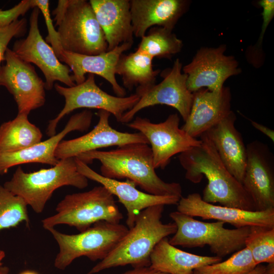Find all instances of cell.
Segmentation results:
<instances>
[{"mask_svg": "<svg viewBox=\"0 0 274 274\" xmlns=\"http://www.w3.org/2000/svg\"><path fill=\"white\" fill-rule=\"evenodd\" d=\"M179 124L180 117L175 113L158 123H152L146 118L136 117L127 125L146 137L151 145L154 168L163 169L173 156L198 146L201 143L200 140L191 137L180 128Z\"/></svg>", "mask_w": 274, "mask_h": 274, "instance_id": "30bf717a", "label": "cell"}, {"mask_svg": "<svg viewBox=\"0 0 274 274\" xmlns=\"http://www.w3.org/2000/svg\"><path fill=\"white\" fill-rule=\"evenodd\" d=\"M201 144L180 154L179 160L185 170V178L195 184L203 177L208 181L202 200L214 204L255 211L253 201L243 185L228 170L212 143L203 133Z\"/></svg>", "mask_w": 274, "mask_h": 274, "instance_id": "6da1fadb", "label": "cell"}, {"mask_svg": "<svg viewBox=\"0 0 274 274\" xmlns=\"http://www.w3.org/2000/svg\"><path fill=\"white\" fill-rule=\"evenodd\" d=\"M169 217L177 226L176 232L168 239L170 245L188 248L208 245L212 253L222 258L244 248L250 232V226L227 229L223 222H202L177 211Z\"/></svg>", "mask_w": 274, "mask_h": 274, "instance_id": "52a82bcc", "label": "cell"}, {"mask_svg": "<svg viewBox=\"0 0 274 274\" xmlns=\"http://www.w3.org/2000/svg\"><path fill=\"white\" fill-rule=\"evenodd\" d=\"M256 265L250 251L245 247L224 261L203 266L196 270L201 274H246Z\"/></svg>", "mask_w": 274, "mask_h": 274, "instance_id": "4dcf8cb0", "label": "cell"}, {"mask_svg": "<svg viewBox=\"0 0 274 274\" xmlns=\"http://www.w3.org/2000/svg\"><path fill=\"white\" fill-rule=\"evenodd\" d=\"M9 268L7 266L0 267V274H9Z\"/></svg>", "mask_w": 274, "mask_h": 274, "instance_id": "f35d334b", "label": "cell"}, {"mask_svg": "<svg viewBox=\"0 0 274 274\" xmlns=\"http://www.w3.org/2000/svg\"><path fill=\"white\" fill-rule=\"evenodd\" d=\"M75 161L78 170L88 179L95 181L107 189L125 208L127 227L133 226L136 217L143 210L156 205H177L180 198L176 196L155 195L136 188V184L126 180L120 181L105 177L91 168L77 157Z\"/></svg>", "mask_w": 274, "mask_h": 274, "instance_id": "e0dca14e", "label": "cell"}, {"mask_svg": "<svg viewBox=\"0 0 274 274\" xmlns=\"http://www.w3.org/2000/svg\"><path fill=\"white\" fill-rule=\"evenodd\" d=\"M193 274H201V273L199 271H198V270L195 269L194 270Z\"/></svg>", "mask_w": 274, "mask_h": 274, "instance_id": "b9f144b4", "label": "cell"}, {"mask_svg": "<svg viewBox=\"0 0 274 274\" xmlns=\"http://www.w3.org/2000/svg\"><path fill=\"white\" fill-rule=\"evenodd\" d=\"M183 46L181 40L173 30L158 26L150 28L143 37L136 50L152 58L171 59L179 53Z\"/></svg>", "mask_w": 274, "mask_h": 274, "instance_id": "83f0119b", "label": "cell"}, {"mask_svg": "<svg viewBox=\"0 0 274 274\" xmlns=\"http://www.w3.org/2000/svg\"><path fill=\"white\" fill-rule=\"evenodd\" d=\"M120 274H168L156 270L150 266L133 267Z\"/></svg>", "mask_w": 274, "mask_h": 274, "instance_id": "8d00e7d4", "label": "cell"}, {"mask_svg": "<svg viewBox=\"0 0 274 274\" xmlns=\"http://www.w3.org/2000/svg\"><path fill=\"white\" fill-rule=\"evenodd\" d=\"M96 125L88 133L77 138L62 141L56 148L55 157L58 160L76 157L79 155L101 148L117 147L132 143L149 144L141 132H121L112 127L109 123L111 114L99 110Z\"/></svg>", "mask_w": 274, "mask_h": 274, "instance_id": "2e32d148", "label": "cell"}, {"mask_svg": "<svg viewBox=\"0 0 274 274\" xmlns=\"http://www.w3.org/2000/svg\"><path fill=\"white\" fill-rule=\"evenodd\" d=\"M57 92L65 99L64 107L57 116L49 121L46 134L52 136L56 134L58 123L65 115L80 108L97 109L113 114L120 122L124 114L139 101L140 96L133 94L128 96H113L102 90L96 84L94 75L88 74L82 83L73 87L54 84Z\"/></svg>", "mask_w": 274, "mask_h": 274, "instance_id": "9c48e42d", "label": "cell"}, {"mask_svg": "<svg viewBox=\"0 0 274 274\" xmlns=\"http://www.w3.org/2000/svg\"><path fill=\"white\" fill-rule=\"evenodd\" d=\"M236 118L231 111L204 133L212 143L225 166L242 184L246 166L247 150L242 136L235 126Z\"/></svg>", "mask_w": 274, "mask_h": 274, "instance_id": "603a6c76", "label": "cell"}, {"mask_svg": "<svg viewBox=\"0 0 274 274\" xmlns=\"http://www.w3.org/2000/svg\"><path fill=\"white\" fill-rule=\"evenodd\" d=\"M182 67L177 58L172 68L162 72V81L141 94L138 102L124 114L120 122L128 123L141 110L158 105L175 108L185 121L190 112L193 95L187 88V76L182 73Z\"/></svg>", "mask_w": 274, "mask_h": 274, "instance_id": "4fadbf2b", "label": "cell"}, {"mask_svg": "<svg viewBox=\"0 0 274 274\" xmlns=\"http://www.w3.org/2000/svg\"><path fill=\"white\" fill-rule=\"evenodd\" d=\"M19 274H38V273L35 271H33L31 270H26V271L21 272Z\"/></svg>", "mask_w": 274, "mask_h": 274, "instance_id": "60d3db41", "label": "cell"}, {"mask_svg": "<svg viewBox=\"0 0 274 274\" xmlns=\"http://www.w3.org/2000/svg\"><path fill=\"white\" fill-rule=\"evenodd\" d=\"M148 145L128 144L110 151H91L76 157L87 164L98 160L101 163L100 175L105 177L117 180L126 179L150 194L181 198L182 189L179 183L166 182L156 174Z\"/></svg>", "mask_w": 274, "mask_h": 274, "instance_id": "7a4b0ae2", "label": "cell"}, {"mask_svg": "<svg viewBox=\"0 0 274 274\" xmlns=\"http://www.w3.org/2000/svg\"><path fill=\"white\" fill-rule=\"evenodd\" d=\"M246 274H274V263L267 265L259 264L251 271Z\"/></svg>", "mask_w": 274, "mask_h": 274, "instance_id": "d590c367", "label": "cell"}, {"mask_svg": "<svg viewBox=\"0 0 274 274\" xmlns=\"http://www.w3.org/2000/svg\"><path fill=\"white\" fill-rule=\"evenodd\" d=\"M193 95L189 115L181 128L196 139L231 112V93L229 87L223 86L217 91L201 88Z\"/></svg>", "mask_w": 274, "mask_h": 274, "instance_id": "d6986e66", "label": "cell"}, {"mask_svg": "<svg viewBox=\"0 0 274 274\" xmlns=\"http://www.w3.org/2000/svg\"><path fill=\"white\" fill-rule=\"evenodd\" d=\"M5 257V253L4 251L0 250V267L2 266V260Z\"/></svg>", "mask_w": 274, "mask_h": 274, "instance_id": "ab89813d", "label": "cell"}, {"mask_svg": "<svg viewBox=\"0 0 274 274\" xmlns=\"http://www.w3.org/2000/svg\"><path fill=\"white\" fill-rule=\"evenodd\" d=\"M27 20L18 19L10 25L0 28V67L1 63L5 60V54L7 46L14 37L23 36L26 32Z\"/></svg>", "mask_w": 274, "mask_h": 274, "instance_id": "836d02e7", "label": "cell"}, {"mask_svg": "<svg viewBox=\"0 0 274 274\" xmlns=\"http://www.w3.org/2000/svg\"><path fill=\"white\" fill-rule=\"evenodd\" d=\"M251 125L257 130L264 134L273 142L274 141V131L270 128L256 121L250 120Z\"/></svg>", "mask_w": 274, "mask_h": 274, "instance_id": "74e56055", "label": "cell"}, {"mask_svg": "<svg viewBox=\"0 0 274 274\" xmlns=\"http://www.w3.org/2000/svg\"><path fill=\"white\" fill-rule=\"evenodd\" d=\"M177 211L192 217L228 223L236 228L252 226L274 227V209L260 212L248 211L217 206L203 201L197 193L182 196L177 204Z\"/></svg>", "mask_w": 274, "mask_h": 274, "instance_id": "ac0fdd59", "label": "cell"}, {"mask_svg": "<svg viewBox=\"0 0 274 274\" xmlns=\"http://www.w3.org/2000/svg\"><path fill=\"white\" fill-rule=\"evenodd\" d=\"M62 50L94 55L108 51L104 33L86 0H59L52 11Z\"/></svg>", "mask_w": 274, "mask_h": 274, "instance_id": "277c9868", "label": "cell"}, {"mask_svg": "<svg viewBox=\"0 0 274 274\" xmlns=\"http://www.w3.org/2000/svg\"><path fill=\"white\" fill-rule=\"evenodd\" d=\"M55 210V215L42 220L43 227L47 230L66 224L82 232L98 221L119 224L123 218L114 195L102 185L66 195Z\"/></svg>", "mask_w": 274, "mask_h": 274, "instance_id": "8992f818", "label": "cell"}, {"mask_svg": "<svg viewBox=\"0 0 274 274\" xmlns=\"http://www.w3.org/2000/svg\"><path fill=\"white\" fill-rule=\"evenodd\" d=\"M129 228L105 221H98L76 234L62 233L54 227L47 229L59 248L54 261L57 269L64 270L76 258L86 256L92 261L102 260L116 247Z\"/></svg>", "mask_w": 274, "mask_h": 274, "instance_id": "ba28073f", "label": "cell"}, {"mask_svg": "<svg viewBox=\"0 0 274 274\" xmlns=\"http://www.w3.org/2000/svg\"><path fill=\"white\" fill-rule=\"evenodd\" d=\"M88 185V179L78 170L75 157L59 160L52 167L26 173L19 166L4 187L22 197L37 213L44 210L53 192L62 186L83 189Z\"/></svg>", "mask_w": 274, "mask_h": 274, "instance_id": "5b68a950", "label": "cell"}, {"mask_svg": "<svg viewBox=\"0 0 274 274\" xmlns=\"http://www.w3.org/2000/svg\"><path fill=\"white\" fill-rule=\"evenodd\" d=\"M226 49L223 44L217 47H201L191 62L182 67L187 76V88L191 93L205 88L219 90L228 78L241 72L234 57L225 55Z\"/></svg>", "mask_w": 274, "mask_h": 274, "instance_id": "5bb4252c", "label": "cell"}, {"mask_svg": "<svg viewBox=\"0 0 274 274\" xmlns=\"http://www.w3.org/2000/svg\"><path fill=\"white\" fill-rule=\"evenodd\" d=\"M153 58L144 52L136 50L127 54H122L116 67V74L121 77L124 87L140 96L156 84L160 70L153 68Z\"/></svg>", "mask_w": 274, "mask_h": 274, "instance_id": "484cf974", "label": "cell"}, {"mask_svg": "<svg viewBox=\"0 0 274 274\" xmlns=\"http://www.w3.org/2000/svg\"><path fill=\"white\" fill-rule=\"evenodd\" d=\"M133 44L123 43L112 50L94 55L68 52L62 50L58 58L65 63L73 72L72 77L76 85L86 80L87 73L100 76L111 85L117 96L124 97L126 94L116 78V67L121 55L130 49Z\"/></svg>", "mask_w": 274, "mask_h": 274, "instance_id": "44dd1931", "label": "cell"}, {"mask_svg": "<svg viewBox=\"0 0 274 274\" xmlns=\"http://www.w3.org/2000/svg\"><path fill=\"white\" fill-rule=\"evenodd\" d=\"M92 117L91 111L85 110L73 115L62 131L48 139L20 151L0 153V174L7 173L12 166L27 163L55 166L59 162L55 156V151L62 139L71 131L87 130L90 125Z\"/></svg>", "mask_w": 274, "mask_h": 274, "instance_id": "ffe728a7", "label": "cell"}, {"mask_svg": "<svg viewBox=\"0 0 274 274\" xmlns=\"http://www.w3.org/2000/svg\"><path fill=\"white\" fill-rule=\"evenodd\" d=\"M262 8V24L261 31L257 43L247 51V58L253 66L260 67L263 63L264 55L262 50V44L266 29L274 17V1L261 0L258 2Z\"/></svg>", "mask_w": 274, "mask_h": 274, "instance_id": "1f68e13d", "label": "cell"}, {"mask_svg": "<svg viewBox=\"0 0 274 274\" xmlns=\"http://www.w3.org/2000/svg\"><path fill=\"white\" fill-rule=\"evenodd\" d=\"M247 162L242 185L255 211L274 209V158L267 144L254 141L246 146Z\"/></svg>", "mask_w": 274, "mask_h": 274, "instance_id": "9a60e30c", "label": "cell"}, {"mask_svg": "<svg viewBox=\"0 0 274 274\" xmlns=\"http://www.w3.org/2000/svg\"><path fill=\"white\" fill-rule=\"evenodd\" d=\"M27 206L22 197L0 185V231L15 227L22 222L29 227Z\"/></svg>", "mask_w": 274, "mask_h": 274, "instance_id": "f1b7e54d", "label": "cell"}, {"mask_svg": "<svg viewBox=\"0 0 274 274\" xmlns=\"http://www.w3.org/2000/svg\"><path fill=\"white\" fill-rule=\"evenodd\" d=\"M40 11L37 7L33 8L27 36L15 41L12 51L21 59L36 64L40 69L45 78V89H52L56 81L73 87L76 84L70 75L69 67L59 61L51 46L41 36L39 28Z\"/></svg>", "mask_w": 274, "mask_h": 274, "instance_id": "7c38bea8", "label": "cell"}, {"mask_svg": "<svg viewBox=\"0 0 274 274\" xmlns=\"http://www.w3.org/2000/svg\"><path fill=\"white\" fill-rule=\"evenodd\" d=\"M190 4L188 0H130L133 36L141 39L154 26L173 30Z\"/></svg>", "mask_w": 274, "mask_h": 274, "instance_id": "7402d4cb", "label": "cell"}, {"mask_svg": "<svg viewBox=\"0 0 274 274\" xmlns=\"http://www.w3.org/2000/svg\"><path fill=\"white\" fill-rule=\"evenodd\" d=\"M0 67V86L5 87L16 102L18 114L28 115L46 101L45 84L33 65L7 48Z\"/></svg>", "mask_w": 274, "mask_h": 274, "instance_id": "8fae6325", "label": "cell"}, {"mask_svg": "<svg viewBox=\"0 0 274 274\" xmlns=\"http://www.w3.org/2000/svg\"><path fill=\"white\" fill-rule=\"evenodd\" d=\"M167 237L161 240L150 255V267L168 274H193L200 267L217 263L222 258L216 256L198 255L170 245Z\"/></svg>", "mask_w": 274, "mask_h": 274, "instance_id": "d4e9b609", "label": "cell"}, {"mask_svg": "<svg viewBox=\"0 0 274 274\" xmlns=\"http://www.w3.org/2000/svg\"><path fill=\"white\" fill-rule=\"evenodd\" d=\"M110 51L123 43L133 44L130 1L90 0Z\"/></svg>", "mask_w": 274, "mask_h": 274, "instance_id": "cb8c5ba5", "label": "cell"}, {"mask_svg": "<svg viewBox=\"0 0 274 274\" xmlns=\"http://www.w3.org/2000/svg\"><path fill=\"white\" fill-rule=\"evenodd\" d=\"M164 205L150 207L136 217L116 247L87 273L94 274L112 267L131 265L133 267L149 266L150 255L156 245L163 238L174 234L177 226L161 220Z\"/></svg>", "mask_w": 274, "mask_h": 274, "instance_id": "3957f363", "label": "cell"}, {"mask_svg": "<svg viewBox=\"0 0 274 274\" xmlns=\"http://www.w3.org/2000/svg\"><path fill=\"white\" fill-rule=\"evenodd\" d=\"M245 245L256 265L274 263V227L250 226Z\"/></svg>", "mask_w": 274, "mask_h": 274, "instance_id": "f546056e", "label": "cell"}, {"mask_svg": "<svg viewBox=\"0 0 274 274\" xmlns=\"http://www.w3.org/2000/svg\"><path fill=\"white\" fill-rule=\"evenodd\" d=\"M36 7L35 0H23L10 9L0 10V28L10 25L30 9Z\"/></svg>", "mask_w": 274, "mask_h": 274, "instance_id": "e575fe53", "label": "cell"}, {"mask_svg": "<svg viewBox=\"0 0 274 274\" xmlns=\"http://www.w3.org/2000/svg\"><path fill=\"white\" fill-rule=\"evenodd\" d=\"M42 136L39 128L29 122L28 115L18 114L0 126V153L28 148L42 141Z\"/></svg>", "mask_w": 274, "mask_h": 274, "instance_id": "4316f807", "label": "cell"}, {"mask_svg": "<svg viewBox=\"0 0 274 274\" xmlns=\"http://www.w3.org/2000/svg\"><path fill=\"white\" fill-rule=\"evenodd\" d=\"M36 6L42 12L48 30V36L46 38V42L51 44L57 58L62 51L57 31L55 29L53 20L51 19L49 9V2L48 0H35Z\"/></svg>", "mask_w": 274, "mask_h": 274, "instance_id": "d6a6232c", "label": "cell"}]
</instances>
